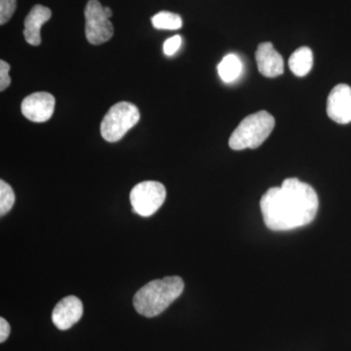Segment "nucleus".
Wrapping results in <instances>:
<instances>
[{"label": "nucleus", "instance_id": "1", "mask_svg": "<svg viewBox=\"0 0 351 351\" xmlns=\"http://www.w3.org/2000/svg\"><path fill=\"white\" fill-rule=\"evenodd\" d=\"M260 205L267 228L285 232L309 225L317 214L319 199L313 186L297 178H289L281 186L269 189Z\"/></svg>", "mask_w": 351, "mask_h": 351}, {"label": "nucleus", "instance_id": "2", "mask_svg": "<svg viewBox=\"0 0 351 351\" xmlns=\"http://www.w3.org/2000/svg\"><path fill=\"white\" fill-rule=\"evenodd\" d=\"M184 288V280L180 276H166L149 281L136 293L134 307L145 317H156L182 295Z\"/></svg>", "mask_w": 351, "mask_h": 351}, {"label": "nucleus", "instance_id": "3", "mask_svg": "<svg viewBox=\"0 0 351 351\" xmlns=\"http://www.w3.org/2000/svg\"><path fill=\"white\" fill-rule=\"evenodd\" d=\"M276 125V120L270 113L261 110L245 117L230 138V149L233 151L255 149L269 138Z\"/></svg>", "mask_w": 351, "mask_h": 351}, {"label": "nucleus", "instance_id": "4", "mask_svg": "<svg viewBox=\"0 0 351 351\" xmlns=\"http://www.w3.org/2000/svg\"><path fill=\"white\" fill-rule=\"evenodd\" d=\"M140 120V112L134 104L120 101L110 108L101 123V135L108 143H117Z\"/></svg>", "mask_w": 351, "mask_h": 351}, {"label": "nucleus", "instance_id": "5", "mask_svg": "<svg viewBox=\"0 0 351 351\" xmlns=\"http://www.w3.org/2000/svg\"><path fill=\"white\" fill-rule=\"evenodd\" d=\"M166 199V189L161 182L145 181L136 184L130 193L134 213L151 217L162 206Z\"/></svg>", "mask_w": 351, "mask_h": 351}, {"label": "nucleus", "instance_id": "6", "mask_svg": "<svg viewBox=\"0 0 351 351\" xmlns=\"http://www.w3.org/2000/svg\"><path fill=\"white\" fill-rule=\"evenodd\" d=\"M85 36L92 45L108 43L113 36V25L98 0H89L84 9Z\"/></svg>", "mask_w": 351, "mask_h": 351}, {"label": "nucleus", "instance_id": "7", "mask_svg": "<svg viewBox=\"0 0 351 351\" xmlns=\"http://www.w3.org/2000/svg\"><path fill=\"white\" fill-rule=\"evenodd\" d=\"M54 96L47 92H36L25 97L21 105V110L25 119L36 123L48 121L55 110Z\"/></svg>", "mask_w": 351, "mask_h": 351}, {"label": "nucleus", "instance_id": "8", "mask_svg": "<svg viewBox=\"0 0 351 351\" xmlns=\"http://www.w3.org/2000/svg\"><path fill=\"white\" fill-rule=\"evenodd\" d=\"M327 114L339 124L351 121V88L348 84H338L332 88L327 100Z\"/></svg>", "mask_w": 351, "mask_h": 351}, {"label": "nucleus", "instance_id": "9", "mask_svg": "<svg viewBox=\"0 0 351 351\" xmlns=\"http://www.w3.org/2000/svg\"><path fill=\"white\" fill-rule=\"evenodd\" d=\"M82 302L75 295H68L53 309L52 321L58 329L66 331L82 319Z\"/></svg>", "mask_w": 351, "mask_h": 351}, {"label": "nucleus", "instance_id": "10", "mask_svg": "<svg viewBox=\"0 0 351 351\" xmlns=\"http://www.w3.org/2000/svg\"><path fill=\"white\" fill-rule=\"evenodd\" d=\"M258 71L265 77H277L284 73L283 58L270 43H261L256 51Z\"/></svg>", "mask_w": 351, "mask_h": 351}, {"label": "nucleus", "instance_id": "11", "mask_svg": "<svg viewBox=\"0 0 351 351\" xmlns=\"http://www.w3.org/2000/svg\"><path fill=\"white\" fill-rule=\"evenodd\" d=\"M52 17V11L48 7L36 4L32 7L25 20L24 36L25 41L32 46L41 43V27Z\"/></svg>", "mask_w": 351, "mask_h": 351}, {"label": "nucleus", "instance_id": "12", "mask_svg": "<svg viewBox=\"0 0 351 351\" xmlns=\"http://www.w3.org/2000/svg\"><path fill=\"white\" fill-rule=\"evenodd\" d=\"M313 64V51L301 47L295 51L289 59V68L295 75L302 77L311 71Z\"/></svg>", "mask_w": 351, "mask_h": 351}, {"label": "nucleus", "instance_id": "13", "mask_svg": "<svg viewBox=\"0 0 351 351\" xmlns=\"http://www.w3.org/2000/svg\"><path fill=\"white\" fill-rule=\"evenodd\" d=\"M242 71V64L239 58L234 54L226 55L218 66L219 77L223 82H234Z\"/></svg>", "mask_w": 351, "mask_h": 351}, {"label": "nucleus", "instance_id": "14", "mask_svg": "<svg viewBox=\"0 0 351 351\" xmlns=\"http://www.w3.org/2000/svg\"><path fill=\"white\" fill-rule=\"evenodd\" d=\"M152 23L156 29H168V31L181 29L182 25L181 16L168 12V11H161L156 14L152 18Z\"/></svg>", "mask_w": 351, "mask_h": 351}, {"label": "nucleus", "instance_id": "15", "mask_svg": "<svg viewBox=\"0 0 351 351\" xmlns=\"http://www.w3.org/2000/svg\"><path fill=\"white\" fill-rule=\"evenodd\" d=\"M15 203V193L10 184L3 180L0 181V216L9 213Z\"/></svg>", "mask_w": 351, "mask_h": 351}, {"label": "nucleus", "instance_id": "16", "mask_svg": "<svg viewBox=\"0 0 351 351\" xmlns=\"http://www.w3.org/2000/svg\"><path fill=\"white\" fill-rule=\"evenodd\" d=\"M17 8V0H0V25H5Z\"/></svg>", "mask_w": 351, "mask_h": 351}, {"label": "nucleus", "instance_id": "17", "mask_svg": "<svg viewBox=\"0 0 351 351\" xmlns=\"http://www.w3.org/2000/svg\"><path fill=\"white\" fill-rule=\"evenodd\" d=\"M10 69V64L6 63L3 60L0 61V91L1 92H3L11 84V77L9 75Z\"/></svg>", "mask_w": 351, "mask_h": 351}, {"label": "nucleus", "instance_id": "18", "mask_svg": "<svg viewBox=\"0 0 351 351\" xmlns=\"http://www.w3.org/2000/svg\"><path fill=\"white\" fill-rule=\"evenodd\" d=\"M182 45V38L180 36H175L167 39L164 43L163 51L167 56L174 55Z\"/></svg>", "mask_w": 351, "mask_h": 351}, {"label": "nucleus", "instance_id": "19", "mask_svg": "<svg viewBox=\"0 0 351 351\" xmlns=\"http://www.w3.org/2000/svg\"><path fill=\"white\" fill-rule=\"evenodd\" d=\"M11 327L3 317L0 318V343H4L10 335Z\"/></svg>", "mask_w": 351, "mask_h": 351}, {"label": "nucleus", "instance_id": "20", "mask_svg": "<svg viewBox=\"0 0 351 351\" xmlns=\"http://www.w3.org/2000/svg\"><path fill=\"white\" fill-rule=\"evenodd\" d=\"M104 9H105V12L107 14L108 18H112L113 15L112 9H110V7H104Z\"/></svg>", "mask_w": 351, "mask_h": 351}]
</instances>
